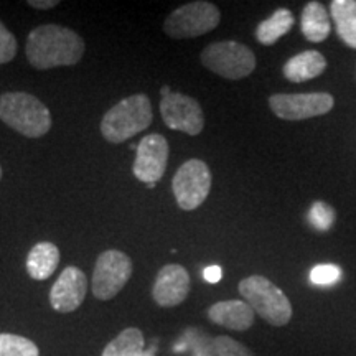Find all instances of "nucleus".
<instances>
[{
    "mask_svg": "<svg viewBox=\"0 0 356 356\" xmlns=\"http://www.w3.org/2000/svg\"><path fill=\"white\" fill-rule=\"evenodd\" d=\"M84 48V40L76 32L66 26L48 24L40 25L29 33L25 53L33 68L51 70L79 63Z\"/></svg>",
    "mask_w": 356,
    "mask_h": 356,
    "instance_id": "f257e3e1",
    "label": "nucleus"
},
{
    "mask_svg": "<svg viewBox=\"0 0 356 356\" xmlns=\"http://www.w3.org/2000/svg\"><path fill=\"white\" fill-rule=\"evenodd\" d=\"M0 121L30 139H38L51 129L50 111L29 92H6L0 96Z\"/></svg>",
    "mask_w": 356,
    "mask_h": 356,
    "instance_id": "f03ea898",
    "label": "nucleus"
},
{
    "mask_svg": "<svg viewBox=\"0 0 356 356\" xmlns=\"http://www.w3.org/2000/svg\"><path fill=\"white\" fill-rule=\"evenodd\" d=\"M154 113L145 95H132L119 101L104 114L101 134L111 144H122L152 124Z\"/></svg>",
    "mask_w": 356,
    "mask_h": 356,
    "instance_id": "7ed1b4c3",
    "label": "nucleus"
},
{
    "mask_svg": "<svg viewBox=\"0 0 356 356\" xmlns=\"http://www.w3.org/2000/svg\"><path fill=\"white\" fill-rule=\"evenodd\" d=\"M244 302L273 327H284L292 318L289 297L264 275H249L239 282Z\"/></svg>",
    "mask_w": 356,
    "mask_h": 356,
    "instance_id": "20e7f679",
    "label": "nucleus"
},
{
    "mask_svg": "<svg viewBox=\"0 0 356 356\" xmlns=\"http://www.w3.org/2000/svg\"><path fill=\"white\" fill-rule=\"evenodd\" d=\"M202 65L226 79L248 78L256 68V56L249 47L238 42H216L202 51Z\"/></svg>",
    "mask_w": 356,
    "mask_h": 356,
    "instance_id": "39448f33",
    "label": "nucleus"
},
{
    "mask_svg": "<svg viewBox=\"0 0 356 356\" xmlns=\"http://www.w3.org/2000/svg\"><path fill=\"white\" fill-rule=\"evenodd\" d=\"M220 20V8L215 3L197 0L173 10L163 24V32L175 40L202 37L215 30Z\"/></svg>",
    "mask_w": 356,
    "mask_h": 356,
    "instance_id": "423d86ee",
    "label": "nucleus"
},
{
    "mask_svg": "<svg viewBox=\"0 0 356 356\" xmlns=\"http://www.w3.org/2000/svg\"><path fill=\"white\" fill-rule=\"evenodd\" d=\"M177 204L185 211L202 207L211 190V172L203 160L191 159L178 168L172 180Z\"/></svg>",
    "mask_w": 356,
    "mask_h": 356,
    "instance_id": "0eeeda50",
    "label": "nucleus"
},
{
    "mask_svg": "<svg viewBox=\"0 0 356 356\" xmlns=\"http://www.w3.org/2000/svg\"><path fill=\"white\" fill-rule=\"evenodd\" d=\"M132 275V261L126 252L108 249L97 257L91 289L96 299L111 300L122 291Z\"/></svg>",
    "mask_w": 356,
    "mask_h": 356,
    "instance_id": "6e6552de",
    "label": "nucleus"
},
{
    "mask_svg": "<svg viewBox=\"0 0 356 356\" xmlns=\"http://www.w3.org/2000/svg\"><path fill=\"white\" fill-rule=\"evenodd\" d=\"M160 92V114L165 126L172 131L198 136L204 127V115L200 102L181 92H173L168 86H163Z\"/></svg>",
    "mask_w": 356,
    "mask_h": 356,
    "instance_id": "1a4fd4ad",
    "label": "nucleus"
},
{
    "mask_svg": "<svg viewBox=\"0 0 356 356\" xmlns=\"http://www.w3.org/2000/svg\"><path fill=\"white\" fill-rule=\"evenodd\" d=\"M335 99L328 92H304V95H273L269 108L284 121H305L330 113Z\"/></svg>",
    "mask_w": 356,
    "mask_h": 356,
    "instance_id": "9d476101",
    "label": "nucleus"
},
{
    "mask_svg": "<svg viewBox=\"0 0 356 356\" xmlns=\"http://www.w3.org/2000/svg\"><path fill=\"white\" fill-rule=\"evenodd\" d=\"M168 142L160 134H149L137 144L134 175L147 185H157L167 170Z\"/></svg>",
    "mask_w": 356,
    "mask_h": 356,
    "instance_id": "9b49d317",
    "label": "nucleus"
},
{
    "mask_svg": "<svg viewBox=\"0 0 356 356\" xmlns=\"http://www.w3.org/2000/svg\"><path fill=\"white\" fill-rule=\"evenodd\" d=\"M88 292V280L86 275L79 267L68 266L56 282L53 284L50 292V304L53 310L60 314H70L79 309V305L84 302Z\"/></svg>",
    "mask_w": 356,
    "mask_h": 356,
    "instance_id": "f8f14e48",
    "label": "nucleus"
},
{
    "mask_svg": "<svg viewBox=\"0 0 356 356\" xmlns=\"http://www.w3.org/2000/svg\"><path fill=\"white\" fill-rule=\"evenodd\" d=\"M190 293V274L184 266L167 264L159 270L152 287V297L160 307H177L184 304Z\"/></svg>",
    "mask_w": 356,
    "mask_h": 356,
    "instance_id": "ddd939ff",
    "label": "nucleus"
},
{
    "mask_svg": "<svg viewBox=\"0 0 356 356\" xmlns=\"http://www.w3.org/2000/svg\"><path fill=\"white\" fill-rule=\"evenodd\" d=\"M254 310L244 300H221L208 309V318L215 325L234 332H246L254 323Z\"/></svg>",
    "mask_w": 356,
    "mask_h": 356,
    "instance_id": "4468645a",
    "label": "nucleus"
},
{
    "mask_svg": "<svg viewBox=\"0 0 356 356\" xmlns=\"http://www.w3.org/2000/svg\"><path fill=\"white\" fill-rule=\"evenodd\" d=\"M327 70V60L317 50H307L292 56L284 65V76L291 83H305L318 78Z\"/></svg>",
    "mask_w": 356,
    "mask_h": 356,
    "instance_id": "2eb2a0df",
    "label": "nucleus"
},
{
    "mask_svg": "<svg viewBox=\"0 0 356 356\" xmlns=\"http://www.w3.org/2000/svg\"><path fill=\"white\" fill-rule=\"evenodd\" d=\"M60 264V249L53 243H38L26 256V273L35 280L51 277Z\"/></svg>",
    "mask_w": 356,
    "mask_h": 356,
    "instance_id": "dca6fc26",
    "label": "nucleus"
},
{
    "mask_svg": "<svg viewBox=\"0 0 356 356\" xmlns=\"http://www.w3.org/2000/svg\"><path fill=\"white\" fill-rule=\"evenodd\" d=\"M300 29L304 37L312 43H322L330 35L332 25L328 12L320 2H309L302 10Z\"/></svg>",
    "mask_w": 356,
    "mask_h": 356,
    "instance_id": "f3484780",
    "label": "nucleus"
},
{
    "mask_svg": "<svg viewBox=\"0 0 356 356\" xmlns=\"http://www.w3.org/2000/svg\"><path fill=\"white\" fill-rule=\"evenodd\" d=\"M332 19L337 33L346 47L356 50V2L355 0H333L330 3Z\"/></svg>",
    "mask_w": 356,
    "mask_h": 356,
    "instance_id": "a211bd4d",
    "label": "nucleus"
},
{
    "mask_svg": "<svg viewBox=\"0 0 356 356\" xmlns=\"http://www.w3.org/2000/svg\"><path fill=\"white\" fill-rule=\"evenodd\" d=\"M293 13L287 8H279L275 10L269 19L262 20L256 29V38L257 42L264 47H270L277 42L279 38H282L284 35H287L291 32V29L293 26Z\"/></svg>",
    "mask_w": 356,
    "mask_h": 356,
    "instance_id": "6ab92c4d",
    "label": "nucleus"
},
{
    "mask_svg": "<svg viewBox=\"0 0 356 356\" xmlns=\"http://www.w3.org/2000/svg\"><path fill=\"white\" fill-rule=\"evenodd\" d=\"M144 346L145 341L142 332L139 328L131 327L109 341L101 356H144Z\"/></svg>",
    "mask_w": 356,
    "mask_h": 356,
    "instance_id": "aec40b11",
    "label": "nucleus"
},
{
    "mask_svg": "<svg viewBox=\"0 0 356 356\" xmlns=\"http://www.w3.org/2000/svg\"><path fill=\"white\" fill-rule=\"evenodd\" d=\"M0 356H40V350L29 338L0 333Z\"/></svg>",
    "mask_w": 356,
    "mask_h": 356,
    "instance_id": "412c9836",
    "label": "nucleus"
},
{
    "mask_svg": "<svg viewBox=\"0 0 356 356\" xmlns=\"http://www.w3.org/2000/svg\"><path fill=\"white\" fill-rule=\"evenodd\" d=\"M213 355L215 356H254L252 351L233 338L220 335L213 338Z\"/></svg>",
    "mask_w": 356,
    "mask_h": 356,
    "instance_id": "4be33fe9",
    "label": "nucleus"
},
{
    "mask_svg": "<svg viewBox=\"0 0 356 356\" xmlns=\"http://www.w3.org/2000/svg\"><path fill=\"white\" fill-rule=\"evenodd\" d=\"M309 220L314 228H317L318 231H327L332 228L333 221H335V211L328 204L317 202L312 204L309 211Z\"/></svg>",
    "mask_w": 356,
    "mask_h": 356,
    "instance_id": "5701e85b",
    "label": "nucleus"
},
{
    "mask_svg": "<svg viewBox=\"0 0 356 356\" xmlns=\"http://www.w3.org/2000/svg\"><path fill=\"white\" fill-rule=\"evenodd\" d=\"M341 277H343L341 269L335 264H318L315 266L310 273V280L315 286L320 287L333 286V284H337Z\"/></svg>",
    "mask_w": 356,
    "mask_h": 356,
    "instance_id": "b1692460",
    "label": "nucleus"
},
{
    "mask_svg": "<svg viewBox=\"0 0 356 356\" xmlns=\"http://www.w3.org/2000/svg\"><path fill=\"white\" fill-rule=\"evenodd\" d=\"M17 38L10 30H7V26L0 20V65L10 63V61L17 55Z\"/></svg>",
    "mask_w": 356,
    "mask_h": 356,
    "instance_id": "393cba45",
    "label": "nucleus"
},
{
    "mask_svg": "<svg viewBox=\"0 0 356 356\" xmlns=\"http://www.w3.org/2000/svg\"><path fill=\"white\" fill-rule=\"evenodd\" d=\"M203 277H204V280H207V282H210V284L220 282V280L222 279V269L220 266L207 267V269H204V273H203Z\"/></svg>",
    "mask_w": 356,
    "mask_h": 356,
    "instance_id": "a878e982",
    "label": "nucleus"
},
{
    "mask_svg": "<svg viewBox=\"0 0 356 356\" xmlns=\"http://www.w3.org/2000/svg\"><path fill=\"white\" fill-rule=\"evenodd\" d=\"M29 3L30 7H33V8H42V10H48V8H53V7H56L58 3V0H29Z\"/></svg>",
    "mask_w": 356,
    "mask_h": 356,
    "instance_id": "bb28decb",
    "label": "nucleus"
},
{
    "mask_svg": "<svg viewBox=\"0 0 356 356\" xmlns=\"http://www.w3.org/2000/svg\"><path fill=\"white\" fill-rule=\"evenodd\" d=\"M155 353H157V345L152 343V346H150L149 350H145L144 356H155Z\"/></svg>",
    "mask_w": 356,
    "mask_h": 356,
    "instance_id": "cd10ccee",
    "label": "nucleus"
},
{
    "mask_svg": "<svg viewBox=\"0 0 356 356\" xmlns=\"http://www.w3.org/2000/svg\"><path fill=\"white\" fill-rule=\"evenodd\" d=\"M0 180H2V167H0Z\"/></svg>",
    "mask_w": 356,
    "mask_h": 356,
    "instance_id": "c85d7f7f",
    "label": "nucleus"
}]
</instances>
